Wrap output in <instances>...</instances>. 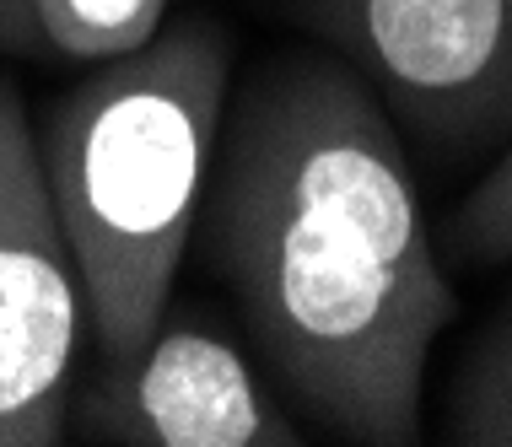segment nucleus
Instances as JSON below:
<instances>
[{
    "label": "nucleus",
    "mask_w": 512,
    "mask_h": 447,
    "mask_svg": "<svg viewBox=\"0 0 512 447\" xmlns=\"http://www.w3.org/2000/svg\"><path fill=\"white\" fill-rule=\"evenodd\" d=\"M281 394L340 442H421L448 286L405 135L340 54H275L232 92L200 211Z\"/></svg>",
    "instance_id": "f257e3e1"
},
{
    "label": "nucleus",
    "mask_w": 512,
    "mask_h": 447,
    "mask_svg": "<svg viewBox=\"0 0 512 447\" xmlns=\"http://www.w3.org/2000/svg\"><path fill=\"white\" fill-rule=\"evenodd\" d=\"M227 103L232 38L211 17H189L98 65L49 108L38 157L87 297L92 356L141 345L168 313Z\"/></svg>",
    "instance_id": "f03ea898"
},
{
    "label": "nucleus",
    "mask_w": 512,
    "mask_h": 447,
    "mask_svg": "<svg viewBox=\"0 0 512 447\" xmlns=\"http://www.w3.org/2000/svg\"><path fill=\"white\" fill-rule=\"evenodd\" d=\"M442 162L512 141V0H286Z\"/></svg>",
    "instance_id": "7ed1b4c3"
},
{
    "label": "nucleus",
    "mask_w": 512,
    "mask_h": 447,
    "mask_svg": "<svg viewBox=\"0 0 512 447\" xmlns=\"http://www.w3.org/2000/svg\"><path fill=\"white\" fill-rule=\"evenodd\" d=\"M87 297L22 87L0 76V447L65 442Z\"/></svg>",
    "instance_id": "20e7f679"
},
{
    "label": "nucleus",
    "mask_w": 512,
    "mask_h": 447,
    "mask_svg": "<svg viewBox=\"0 0 512 447\" xmlns=\"http://www.w3.org/2000/svg\"><path fill=\"white\" fill-rule=\"evenodd\" d=\"M65 437L103 447H297L308 442L270 383L221 329L189 313L151 324L141 345L76 372Z\"/></svg>",
    "instance_id": "39448f33"
},
{
    "label": "nucleus",
    "mask_w": 512,
    "mask_h": 447,
    "mask_svg": "<svg viewBox=\"0 0 512 447\" xmlns=\"http://www.w3.org/2000/svg\"><path fill=\"white\" fill-rule=\"evenodd\" d=\"M173 0H0V49L60 65L124 60L168 27Z\"/></svg>",
    "instance_id": "423d86ee"
},
{
    "label": "nucleus",
    "mask_w": 512,
    "mask_h": 447,
    "mask_svg": "<svg viewBox=\"0 0 512 447\" xmlns=\"http://www.w3.org/2000/svg\"><path fill=\"white\" fill-rule=\"evenodd\" d=\"M448 442L464 447H512V297L491 324L469 340L448 394Z\"/></svg>",
    "instance_id": "0eeeda50"
},
{
    "label": "nucleus",
    "mask_w": 512,
    "mask_h": 447,
    "mask_svg": "<svg viewBox=\"0 0 512 447\" xmlns=\"http://www.w3.org/2000/svg\"><path fill=\"white\" fill-rule=\"evenodd\" d=\"M442 243L459 264H512V141L496 146V162L486 167L475 189L453 205Z\"/></svg>",
    "instance_id": "6e6552de"
}]
</instances>
